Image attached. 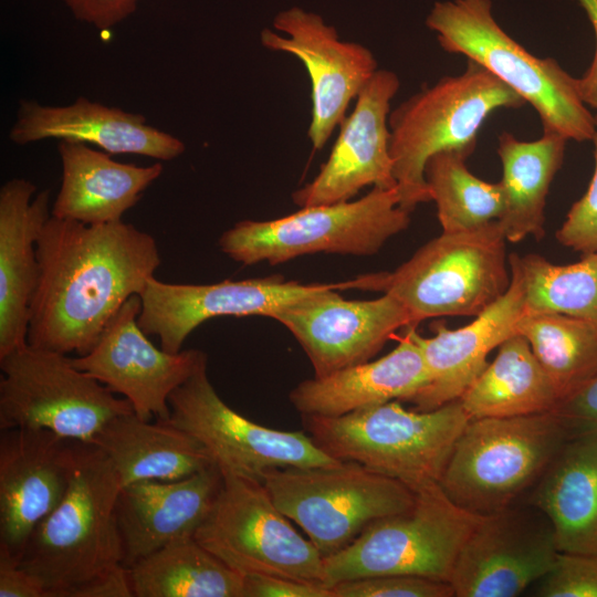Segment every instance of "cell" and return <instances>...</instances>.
I'll use <instances>...</instances> for the list:
<instances>
[{
    "label": "cell",
    "mask_w": 597,
    "mask_h": 597,
    "mask_svg": "<svg viewBox=\"0 0 597 597\" xmlns=\"http://www.w3.org/2000/svg\"><path fill=\"white\" fill-rule=\"evenodd\" d=\"M39 279L28 344L87 354L106 324L155 277V238L124 221L86 224L50 216L36 242Z\"/></svg>",
    "instance_id": "cell-1"
},
{
    "label": "cell",
    "mask_w": 597,
    "mask_h": 597,
    "mask_svg": "<svg viewBox=\"0 0 597 597\" xmlns=\"http://www.w3.org/2000/svg\"><path fill=\"white\" fill-rule=\"evenodd\" d=\"M121 489L106 454L92 443L73 441L67 490L19 559L44 597H78L95 580L125 567L116 514Z\"/></svg>",
    "instance_id": "cell-2"
},
{
    "label": "cell",
    "mask_w": 597,
    "mask_h": 597,
    "mask_svg": "<svg viewBox=\"0 0 597 597\" xmlns=\"http://www.w3.org/2000/svg\"><path fill=\"white\" fill-rule=\"evenodd\" d=\"M506 237L499 220L442 232L391 272L359 275L347 290L378 291L404 304L419 322L444 316H478L507 290Z\"/></svg>",
    "instance_id": "cell-3"
},
{
    "label": "cell",
    "mask_w": 597,
    "mask_h": 597,
    "mask_svg": "<svg viewBox=\"0 0 597 597\" xmlns=\"http://www.w3.org/2000/svg\"><path fill=\"white\" fill-rule=\"evenodd\" d=\"M524 104L517 93L471 60L461 74L444 76L401 103L388 117L399 207L410 213L431 200L425 167L432 155L451 150L468 158L493 112Z\"/></svg>",
    "instance_id": "cell-4"
},
{
    "label": "cell",
    "mask_w": 597,
    "mask_h": 597,
    "mask_svg": "<svg viewBox=\"0 0 597 597\" xmlns=\"http://www.w3.org/2000/svg\"><path fill=\"white\" fill-rule=\"evenodd\" d=\"M470 417L460 399L432 410H408L399 400L338 417L302 416L318 448L399 480L410 489L440 482Z\"/></svg>",
    "instance_id": "cell-5"
},
{
    "label": "cell",
    "mask_w": 597,
    "mask_h": 597,
    "mask_svg": "<svg viewBox=\"0 0 597 597\" xmlns=\"http://www.w3.org/2000/svg\"><path fill=\"white\" fill-rule=\"evenodd\" d=\"M426 24L444 51L480 64L530 103L543 130L577 142L593 139L595 118L576 78L555 59L537 57L511 38L494 19L490 0L436 2Z\"/></svg>",
    "instance_id": "cell-6"
},
{
    "label": "cell",
    "mask_w": 597,
    "mask_h": 597,
    "mask_svg": "<svg viewBox=\"0 0 597 597\" xmlns=\"http://www.w3.org/2000/svg\"><path fill=\"white\" fill-rule=\"evenodd\" d=\"M568 439L552 410L470 419L439 483L455 504L471 513L500 512L536 483Z\"/></svg>",
    "instance_id": "cell-7"
},
{
    "label": "cell",
    "mask_w": 597,
    "mask_h": 597,
    "mask_svg": "<svg viewBox=\"0 0 597 597\" xmlns=\"http://www.w3.org/2000/svg\"><path fill=\"white\" fill-rule=\"evenodd\" d=\"M413 492L410 509L374 521L345 548L323 557L325 585L379 575L450 582L457 557L482 515L455 504L438 482Z\"/></svg>",
    "instance_id": "cell-8"
},
{
    "label": "cell",
    "mask_w": 597,
    "mask_h": 597,
    "mask_svg": "<svg viewBox=\"0 0 597 597\" xmlns=\"http://www.w3.org/2000/svg\"><path fill=\"white\" fill-rule=\"evenodd\" d=\"M409 223L397 187H374L355 201L304 207L272 220L239 221L222 233L219 247L244 265L281 264L318 252L373 255Z\"/></svg>",
    "instance_id": "cell-9"
},
{
    "label": "cell",
    "mask_w": 597,
    "mask_h": 597,
    "mask_svg": "<svg viewBox=\"0 0 597 597\" xmlns=\"http://www.w3.org/2000/svg\"><path fill=\"white\" fill-rule=\"evenodd\" d=\"M262 483L323 557L345 548L374 521L401 513L415 502L413 490L404 482L353 461L272 469Z\"/></svg>",
    "instance_id": "cell-10"
},
{
    "label": "cell",
    "mask_w": 597,
    "mask_h": 597,
    "mask_svg": "<svg viewBox=\"0 0 597 597\" xmlns=\"http://www.w3.org/2000/svg\"><path fill=\"white\" fill-rule=\"evenodd\" d=\"M0 428L46 429L92 443L107 422L134 412L124 397L65 354L29 344L0 357Z\"/></svg>",
    "instance_id": "cell-11"
},
{
    "label": "cell",
    "mask_w": 597,
    "mask_h": 597,
    "mask_svg": "<svg viewBox=\"0 0 597 597\" xmlns=\"http://www.w3.org/2000/svg\"><path fill=\"white\" fill-rule=\"evenodd\" d=\"M196 541L245 575H273L324 583L323 556L276 507L263 483L222 474Z\"/></svg>",
    "instance_id": "cell-12"
},
{
    "label": "cell",
    "mask_w": 597,
    "mask_h": 597,
    "mask_svg": "<svg viewBox=\"0 0 597 597\" xmlns=\"http://www.w3.org/2000/svg\"><path fill=\"white\" fill-rule=\"evenodd\" d=\"M167 422L196 438L222 474L255 479L279 468H312L341 462L304 431L268 428L230 408L213 388L203 363L169 396Z\"/></svg>",
    "instance_id": "cell-13"
},
{
    "label": "cell",
    "mask_w": 597,
    "mask_h": 597,
    "mask_svg": "<svg viewBox=\"0 0 597 597\" xmlns=\"http://www.w3.org/2000/svg\"><path fill=\"white\" fill-rule=\"evenodd\" d=\"M336 290H347L346 281L331 283L271 317L296 338L316 377L369 360L398 329L417 325L404 304L389 294L349 301Z\"/></svg>",
    "instance_id": "cell-14"
},
{
    "label": "cell",
    "mask_w": 597,
    "mask_h": 597,
    "mask_svg": "<svg viewBox=\"0 0 597 597\" xmlns=\"http://www.w3.org/2000/svg\"><path fill=\"white\" fill-rule=\"evenodd\" d=\"M139 295L130 296L106 324L94 347L72 364L126 398L143 420L166 421L169 396L203 363L199 349L169 353L157 348L138 324Z\"/></svg>",
    "instance_id": "cell-15"
},
{
    "label": "cell",
    "mask_w": 597,
    "mask_h": 597,
    "mask_svg": "<svg viewBox=\"0 0 597 597\" xmlns=\"http://www.w3.org/2000/svg\"><path fill=\"white\" fill-rule=\"evenodd\" d=\"M273 28L260 32L261 44L304 64L312 98L307 135L314 149H322L346 117L349 102L378 70L377 61L366 46L341 40L318 13L297 6L277 12Z\"/></svg>",
    "instance_id": "cell-16"
},
{
    "label": "cell",
    "mask_w": 597,
    "mask_h": 597,
    "mask_svg": "<svg viewBox=\"0 0 597 597\" xmlns=\"http://www.w3.org/2000/svg\"><path fill=\"white\" fill-rule=\"evenodd\" d=\"M559 551L536 507L513 505L482 516L463 544L450 577L455 597H515L537 583Z\"/></svg>",
    "instance_id": "cell-17"
},
{
    "label": "cell",
    "mask_w": 597,
    "mask_h": 597,
    "mask_svg": "<svg viewBox=\"0 0 597 597\" xmlns=\"http://www.w3.org/2000/svg\"><path fill=\"white\" fill-rule=\"evenodd\" d=\"M329 284H302L280 276L211 284L168 283L153 277L139 294L138 324L147 335L159 338L160 348L178 353L205 321L220 316L272 317L285 305Z\"/></svg>",
    "instance_id": "cell-18"
},
{
    "label": "cell",
    "mask_w": 597,
    "mask_h": 597,
    "mask_svg": "<svg viewBox=\"0 0 597 597\" xmlns=\"http://www.w3.org/2000/svg\"><path fill=\"white\" fill-rule=\"evenodd\" d=\"M398 75L377 70L359 91L355 107L339 125L328 159L317 176L292 195L301 208L350 200L360 189L397 187L389 151L390 102Z\"/></svg>",
    "instance_id": "cell-19"
},
{
    "label": "cell",
    "mask_w": 597,
    "mask_h": 597,
    "mask_svg": "<svg viewBox=\"0 0 597 597\" xmlns=\"http://www.w3.org/2000/svg\"><path fill=\"white\" fill-rule=\"evenodd\" d=\"M73 440L46 429L12 428L0 437V547L20 556L36 526L63 499Z\"/></svg>",
    "instance_id": "cell-20"
},
{
    "label": "cell",
    "mask_w": 597,
    "mask_h": 597,
    "mask_svg": "<svg viewBox=\"0 0 597 597\" xmlns=\"http://www.w3.org/2000/svg\"><path fill=\"white\" fill-rule=\"evenodd\" d=\"M517 259V253L509 254L511 281L506 292L468 325L451 329L444 322H434L432 337L421 336L417 325L411 326L429 374L428 384L407 400L417 410H432L460 399L488 366L489 354L517 333L524 313Z\"/></svg>",
    "instance_id": "cell-21"
},
{
    "label": "cell",
    "mask_w": 597,
    "mask_h": 597,
    "mask_svg": "<svg viewBox=\"0 0 597 597\" xmlns=\"http://www.w3.org/2000/svg\"><path fill=\"white\" fill-rule=\"evenodd\" d=\"M9 139L18 145L71 140L97 146L111 155L134 154L164 161L176 159L186 148L176 136L147 124L142 114L84 96L64 106L21 100Z\"/></svg>",
    "instance_id": "cell-22"
},
{
    "label": "cell",
    "mask_w": 597,
    "mask_h": 597,
    "mask_svg": "<svg viewBox=\"0 0 597 597\" xmlns=\"http://www.w3.org/2000/svg\"><path fill=\"white\" fill-rule=\"evenodd\" d=\"M221 484L222 473L212 465L180 480H144L122 486L116 514L123 565L128 568L172 541L195 536Z\"/></svg>",
    "instance_id": "cell-23"
},
{
    "label": "cell",
    "mask_w": 597,
    "mask_h": 597,
    "mask_svg": "<svg viewBox=\"0 0 597 597\" xmlns=\"http://www.w3.org/2000/svg\"><path fill=\"white\" fill-rule=\"evenodd\" d=\"M13 178L0 188V357L28 344L29 308L38 284L36 242L51 216L50 190Z\"/></svg>",
    "instance_id": "cell-24"
},
{
    "label": "cell",
    "mask_w": 597,
    "mask_h": 597,
    "mask_svg": "<svg viewBox=\"0 0 597 597\" xmlns=\"http://www.w3.org/2000/svg\"><path fill=\"white\" fill-rule=\"evenodd\" d=\"M411 326L387 355L303 380L289 395L302 416L338 417L391 400L407 401L429 381Z\"/></svg>",
    "instance_id": "cell-25"
},
{
    "label": "cell",
    "mask_w": 597,
    "mask_h": 597,
    "mask_svg": "<svg viewBox=\"0 0 597 597\" xmlns=\"http://www.w3.org/2000/svg\"><path fill=\"white\" fill-rule=\"evenodd\" d=\"M62 182L51 214L86 224L121 221L163 172V165L114 160L87 144L59 140Z\"/></svg>",
    "instance_id": "cell-26"
},
{
    "label": "cell",
    "mask_w": 597,
    "mask_h": 597,
    "mask_svg": "<svg viewBox=\"0 0 597 597\" xmlns=\"http://www.w3.org/2000/svg\"><path fill=\"white\" fill-rule=\"evenodd\" d=\"M531 504L559 552L597 553V436L568 439L534 484Z\"/></svg>",
    "instance_id": "cell-27"
},
{
    "label": "cell",
    "mask_w": 597,
    "mask_h": 597,
    "mask_svg": "<svg viewBox=\"0 0 597 597\" xmlns=\"http://www.w3.org/2000/svg\"><path fill=\"white\" fill-rule=\"evenodd\" d=\"M92 444L111 460L122 486L144 480H180L216 465L188 432L167 421L151 423L135 412L112 419Z\"/></svg>",
    "instance_id": "cell-28"
},
{
    "label": "cell",
    "mask_w": 597,
    "mask_h": 597,
    "mask_svg": "<svg viewBox=\"0 0 597 597\" xmlns=\"http://www.w3.org/2000/svg\"><path fill=\"white\" fill-rule=\"evenodd\" d=\"M567 140L553 130H543L533 142L519 140L506 132L500 135L504 210L499 221L507 241L544 237L546 197L563 164Z\"/></svg>",
    "instance_id": "cell-29"
},
{
    "label": "cell",
    "mask_w": 597,
    "mask_h": 597,
    "mask_svg": "<svg viewBox=\"0 0 597 597\" xmlns=\"http://www.w3.org/2000/svg\"><path fill=\"white\" fill-rule=\"evenodd\" d=\"M460 401L470 419H479L551 411L558 398L528 341L516 333L499 346Z\"/></svg>",
    "instance_id": "cell-30"
},
{
    "label": "cell",
    "mask_w": 597,
    "mask_h": 597,
    "mask_svg": "<svg viewBox=\"0 0 597 597\" xmlns=\"http://www.w3.org/2000/svg\"><path fill=\"white\" fill-rule=\"evenodd\" d=\"M127 573L135 597H243V576L195 536L168 543Z\"/></svg>",
    "instance_id": "cell-31"
},
{
    "label": "cell",
    "mask_w": 597,
    "mask_h": 597,
    "mask_svg": "<svg viewBox=\"0 0 597 597\" xmlns=\"http://www.w3.org/2000/svg\"><path fill=\"white\" fill-rule=\"evenodd\" d=\"M547 374L558 401L597 375V328L557 313L523 314L516 325Z\"/></svg>",
    "instance_id": "cell-32"
},
{
    "label": "cell",
    "mask_w": 597,
    "mask_h": 597,
    "mask_svg": "<svg viewBox=\"0 0 597 597\" xmlns=\"http://www.w3.org/2000/svg\"><path fill=\"white\" fill-rule=\"evenodd\" d=\"M468 158L444 150L426 163L425 178L442 232L474 229L499 220L504 210L501 182L484 181L465 166Z\"/></svg>",
    "instance_id": "cell-33"
},
{
    "label": "cell",
    "mask_w": 597,
    "mask_h": 597,
    "mask_svg": "<svg viewBox=\"0 0 597 597\" xmlns=\"http://www.w3.org/2000/svg\"><path fill=\"white\" fill-rule=\"evenodd\" d=\"M524 313H557L597 328V251L578 262L554 264L536 253L519 255Z\"/></svg>",
    "instance_id": "cell-34"
},
{
    "label": "cell",
    "mask_w": 597,
    "mask_h": 597,
    "mask_svg": "<svg viewBox=\"0 0 597 597\" xmlns=\"http://www.w3.org/2000/svg\"><path fill=\"white\" fill-rule=\"evenodd\" d=\"M534 596L597 597V553L559 552Z\"/></svg>",
    "instance_id": "cell-35"
},
{
    "label": "cell",
    "mask_w": 597,
    "mask_h": 597,
    "mask_svg": "<svg viewBox=\"0 0 597 597\" xmlns=\"http://www.w3.org/2000/svg\"><path fill=\"white\" fill-rule=\"evenodd\" d=\"M334 597H453L450 583L415 575H379L331 586Z\"/></svg>",
    "instance_id": "cell-36"
},
{
    "label": "cell",
    "mask_w": 597,
    "mask_h": 597,
    "mask_svg": "<svg viewBox=\"0 0 597 597\" xmlns=\"http://www.w3.org/2000/svg\"><path fill=\"white\" fill-rule=\"evenodd\" d=\"M594 118L595 171L586 192L572 206L555 234L562 245L583 255L597 251V115Z\"/></svg>",
    "instance_id": "cell-37"
},
{
    "label": "cell",
    "mask_w": 597,
    "mask_h": 597,
    "mask_svg": "<svg viewBox=\"0 0 597 597\" xmlns=\"http://www.w3.org/2000/svg\"><path fill=\"white\" fill-rule=\"evenodd\" d=\"M569 439L597 436V375L552 410Z\"/></svg>",
    "instance_id": "cell-38"
},
{
    "label": "cell",
    "mask_w": 597,
    "mask_h": 597,
    "mask_svg": "<svg viewBox=\"0 0 597 597\" xmlns=\"http://www.w3.org/2000/svg\"><path fill=\"white\" fill-rule=\"evenodd\" d=\"M243 578V597H334L331 587L321 582L261 574Z\"/></svg>",
    "instance_id": "cell-39"
},
{
    "label": "cell",
    "mask_w": 597,
    "mask_h": 597,
    "mask_svg": "<svg viewBox=\"0 0 597 597\" xmlns=\"http://www.w3.org/2000/svg\"><path fill=\"white\" fill-rule=\"evenodd\" d=\"M73 17L100 31H107L129 18L139 0H62Z\"/></svg>",
    "instance_id": "cell-40"
},
{
    "label": "cell",
    "mask_w": 597,
    "mask_h": 597,
    "mask_svg": "<svg viewBox=\"0 0 597 597\" xmlns=\"http://www.w3.org/2000/svg\"><path fill=\"white\" fill-rule=\"evenodd\" d=\"M0 597H44L40 585L3 547H0Z\"/></svg>",
    "instance_id": "cell-41"
},
{
    "label": "cell",
    "mask_w": 597,
    "mask_h": 597,
    "mask_svg": "<svg viewBox=\"0 0 597 597\" xmlns=\"http://www.w3.org/2000/svg\"><path fill=\"white\" fill-rule=\"evenodd\" d=\"M585 10L596 36L594 60L586 73L576 78L578 94L586 105L597 109V0H575Z\"/></svg>",
    "instance_id": "cell-42"
}]
</instances>
